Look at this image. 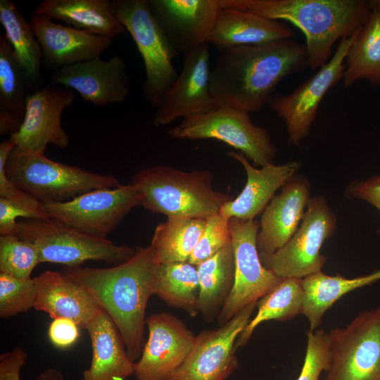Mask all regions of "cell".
Listing matches in <instances>:
<instances>
[{
    "label": "cell",
    "instance_id": "10",
    "mask_svg": "<svg viewBox=\"0 0 380 380\" xmlns=\"http://www.w3.org/2000/svg\"><path fill=\"white\" fill-rule=\"evenodd\" d=\"M336 228V216L326 198L312 196L294 235L262 263L281 279H303L320 271L327 260L320 253L321 248Z\"/></svg>",
    "mask_w": 380,
    "mask_h": 380
},
{
    "label": "cell",
    "instance_id": "18",
    "mask_svg": "<svg viewBox=\"0 0 380 380\" xmlns=\"http://www.w3.org/2000/svg\"><path fill=\"white\" fill-rule=\"evenodd\" d=\"M174 58L207 44L222 9L220 0H148Z\"/></svg>",
    "mask_w": 380,
    "mask_h": 380
},
{
    "label": "cell",
    "instance_id": "29",
    "mask_svg": "<svg viewBox=\"0 0 380 380\" xmlns=\"http://www.w3.org/2000/svg\"><path fill=\"white\" fill-rule=\"evenodd\" d=\"M199 281L198 306L207 322L217 320L234 286L235 260L232 243L196 266Z\"/></svg>",
    "mask_w": 380,
    "mask_h": 380
},
{
    "label": "cell",
    "instance_id": "5",
    "mask_svg": "<svg viewBox=\"0 0 380 380\" xmlns=\"http://www.w3.org/2000/svg\"><path fill=\"white\" fill-rule=\"evenodd\" d=\"M6 173L15 186L44 204L63 203L94 189L120 185L111 175L58 163L44 154H34L16 146L6 162Z\"/></svg>",
    "mask_w": 380,
    "mask_h": 380
},
{
    "label": "cell",
    "instance_id": "23",
    "mask_svg": "<svg viewBox=\"0 0 380 380\" xmlns=\"http://www.w3.org/2000/svg\"><path fill=\"white\" fill-rule=\"evenodd\" d=\"M34 279L37 287L34 308L52 319L65 317L86 329L103 310L85 289L63 272L48 270Z\"/></svg>",
    "mask_w": 380,
    "mask_h": 380
},
{
    "label": "cell",
    "instance_id": "21",
    "mask_svg": "<svg viewBox=\"0 0 380 380\" xmlns=\"http://www.w3.org/2000/svg\"><path fill=\"white\" fill-rule=\"evenodd\" d=\"M31 27L46 67L61 68L100 57L112 44L110 37L91 34L34 13Z\"/></svg>",
    "mask_w": 380,
    "mask_h": 380
},
{
    "label": "cell",
    "instance_id": "2",
    "mask_svg": "<svg viewBox=\"0 0 380 380\" xmlns=\"http://www.w3.org/2000/svg\"><path fill=\"white\" fill-rule=\"evenodd\" d=\"M127 261L108 268L65 267L63 273L85 289L118 329L130 358L144 347L145 314L159 264L153 247H136Z\"/></svg>",
    "mask_w": 380,
    "mask_h": 380
},
{
    "label": "cell",
    "instance_id": "4",
    "mask_svg": "<svg viewBox=\"0 0 380 380\" xmlns=\"http://www.w3.org/2000/svg\"><path fill=\"white\" fill-rule=\"evenodd\" d=\"M213 175L208 170L191 172L169 166L143 169L132 177L142 196L146 210L169 217L207 219L220 212L230 200L229 194L213 187Z\"/></svg>",
    "mask_w": 380,
    "mask_h": 380
},
{
    "label": "cell",
    "instance_id": "14",
    "mask_svg": "<svg viewBox=\"0 0 380 380\" xmlns=\"http://www.w3.org/2000/svg\"><path fill=\"white\" fill-rule=\"evenodd\" d=\"M257 303L249 304L217 329L196 336L186 360L169 380H224L229 377L239 366L236 342Z\"/></svg>",
    "mask_w": 380,
    "mask_h": 380
},
{
    "label": "cell",
    "instance_id": "31",
    "mask_svg": "<svg viewBox=\"0 0 380 380\" xmlns=\"http://www.w3.org/2000/svg\"><path fill=\"white\" fill-rule=\"evenodd\" d=\"M153 294L167 305L196 317L199 313L196 266L188 261L159 263L155 273Z\"/></svg>",
    "mask_w": 380,
    "mask_h": 380
},
{
    "label": "cell",
    "instance_id": "17",
    "mask_svg": "<svg viewBox=\"0 0 380 380\" xmlns=\"http://www.w3.org/2000/svg\"><path fill=\"white\" fill-rule=\"evenodd\" d=\"M148 336L135 362L137 380H169L190 353L196 336L176 316L161 312L146 319Z\"/></svg>",
    "mask_w": 380,
    "mask_h": 380
},
{
    "label": "cell",
    "instance_id": "24",
    "mask_svg": "<svg viewBox=\"0 0 380 380\" xmlns=\"http://www.w3.org/2000/svg\"><path fill=\"white\" fill-rule=\"evenodd\" d=\"M293 30L279 20L246 11L222 8L207 44L220 51L242 46L262 45L290 39Z\"/></svg>",
    "mask_w": 380,
    "mask_h": 380
},
{
    "label": "cell",
    "instance_id": "11",
    "mask_svg": "<svg viewBox=\"0 0 380 380\" xmlns=\"http://www.w3.org/2000/svg\"><path fill=\"white\" fill-rule=\"evenodd\" d=\"M142 196L131 183L94 189L63 203L44 204L51 219L91 236L106 238Z\"/></svg>",
    "mask_w": 380,
    "mask_h": 380
},
{
    "label": "cell",
    "instance_id": "25",
    "mask_svg": "<svg viewBox=\"0 0 380 380\" xmlns=\"http://www.w3.org/2000/svg\"><path fill=\"white\" fill-rule=\"evenodd\" d=\"M92 357L82 380H125L134 374L135 362L129 356L116 326L103 310L87 326Z\"/></svg>",
    "mask_w": 380,
    "mask_h": 380
},
{
    "label": "cell",
    "instance_id": "27",
    "mask_svg": "<svg viewBox=\"0 0 380 380\" xmlns=\"http://www.w3.org/2000/svg\"><path fill=\"white\" fill-rule=\"evenodd\" d=\"M34 89L5 34L0 35V134H11L20 128L27 100Z\"/></svg>",
    "mask_w": 380,
    "mask_h": 380
},
{
    "label": "cell",
    "instance_id": "40",
    "mask_svg": "<svg viewBox=\"0 0 380 380\" xmlns=\"http://www.w3.org/2000/svg\"><path fill=\"white\" fill-rule=\"evenodd\" d=\"M80 327L73 320L58 317L53 319L48 329V336L56 348L64 349L72 346L80 337Z\"/></svg>",
    "mask_w": 380,
    "mask_h": 380
},
{
    "label": "cell",
    "instance_id": "6",
    "mask_svg": "<svg viewBox=\"0 0 380 380\" xmlns=\"http://www.w3.org/2000/svg\"><path fill=\"white\" fill-rule=\"evenodd\" d=\"M16 235L37 248L40 262L77 267L87 260L115 265L136 253L127 245H117L106 238L89 235L53 219L18 221Z\"/></svg>",
    "mask_w": 380,
    "mask_h": 380
},
{
    "label": "cell",
    "instance_id": "16",
    "mask_svg": "<svg viewBox=\"0 0 380 380\" xmlns=\"http://www.w3.org/2000/svg\"><path fill=\"white\" fill-rule=\"evenodd\" d=\"M184 56L181 72L157 108L153 118L156 127L219 108L210 92L209 44L196 47Z\"/></svg>",
    "mask_w": 380,
    "mask_h": 380
},
{
    "label": "cell",
    "instance_id": "15",
    "mask_svg": "<svg viewBox=\"0 0 380 380\" xmlns=\"http://www.w3.org/2000/svg\"><path fill=\"white\" fill-rule=\"evenodd\" d=\"M75 99L72 89L58 84L37 88L27 100L23 121L18 131L9 139L15 146L37 155H44L48 144L65 148L69 137L63 128V111Z\"/></svg>",
    "mask_w": 380,
    "mask_h": 380
},
{
    "label": "cell",
    "instance_id": "37",
    "mask_svg": "<svg viewBox=\"0 0 380 380\" xmlns=\"http://www.w3.org/2000/svg\"><path fill=\"white\" fill-rule=\"evenodd\" d=\"M229 220L219 213L205 219L203 232L188 262L198 266L232 243Z\"/></svg>",
    "mask_w": 380,
    "mask_h": 380
},
{
    "label": "cell",
    "instance_id": "22",
    "mask_svg": "<svg viewBox=\"0 0 380 380\" xmlns=\"http://www.w3.org/2000/svg\"><path fill=\"white\" fill-rule=\"evenodd\" d=\"M228 155L241 164L247 177L241 193L225 203L220 210V213L228 219L254 220L264 211L276 191L297 175L301 165L299 161L291 160L256 168L240 152L231 151Z\"/></svg>",
    "mask_w": 380,
    "mask_h": 380
},
{
    "label": "cell",
    "instance_id": "39",
    "mask_svg": "<svg viewBox=\"0 0 380 380\" xmlns=\"http://www.w3.org/2000/svg\"><path fill=\"white\" fill-rule=\"evenodd\" d=\"M49 220L45 205L42 202L25 203L0 198V236L16 235L18 217Z\"/></svg>",
    "mask_w": 380,
    "mask_h": 380
},
{
    "label": "cell",
    "instance_id": "36",
    "mask_svg": "<svg viewBox=\"0 0 380 380\" xmlns=\"http://www.w3.org/2000/svg\"><path fill=\"white\" fill-rule=\"evenodd\" d=\"M36 293L34 278L20 279L0 273V317L6 319L34 308Z\"/></svg>",
    "mask_w": 380,
    "mask_h": 380
},
{
    "label": "cell",
    "instance_id": "33",
    "mask_svg": "<svg viewBox=\"0 0 380 380\" xmlns=\"http://www.w3.org/2000/svg\"><path fill=\"white\" fill-rule=\"evenodd\" d=\"M303 299L302 279H282L275 288L258 301V312L239 335L236 342V349L246 345L254 330L262 322L286 321L302 313Z\"/></svg>",
    "mask_w": 380,
    "mask_h": 380
},
{
    "label": "cell",
    "instance_id": "8",
    "mask_svg": "<svg viewBox=\"0 0 380 380\" xmlns=\"http://www.w3.org/2000/svg\"><path fill=\"white\" fill-rule=\"evenodd\" d=\"M248 112L234 107H219L189 117L168 131L177 139H217L243 153L255 166L273 163L277 148L268 132L255 125Z\"/></svg>",
    "mask_w": 380,
    "mask_h": 380
},
{
    "label": "cell",
    "instance_id": "43",
    "mask_svg": "<svg viewBox=\"0 0 380 380\" xmlns=\"http://www.w3.org/2000/svg\"><path fill=\"white\" fill-rule=\"evenodd\" d=\"M36 380H64L62 372L55 368H48L42 371Z\"/></svg>",
    "mask_w": 380,
    "mask_h": 380
},
{
    "label": "cell",
    "instance_id": "30",
    "mask_svg": "<svg viewBox=\"0 0 380 380\" xmlns=\"http://www.w3.org/2000/svg\"><path fill=\"white\" fill-rule=\"evenodd\" d=\"M343 82L349 87L359 80L380 84V10L372 7L346 56Z\"/></svg>",
    "mask_w": 380,
    "mask_h": 380
},
{
    "label": "cell",
    "instance_id": "3",
    "mask_svg": "<svg viewBox=\"0 0 380 380\" xmlns=\"http://www.w3.org/2000/svg\"><path fill=\"white\" fill-rule=\"evenodd\" d=\"M220 3L222 8L246 11L295 25L305 37L308 67L312 70L327 63L337 40L357 32L372 11L362 0H220Z\"/></svg>",
    "mask_w": 380,
    "mask_h": 380
},
{
    "label": "cell",
    "instance_id": "20",
    "mask_svg": "<svg viewBox=\"0 0 380 380\" xmlns=\"http://www.w3.org/2000/svg\"><path fill=\"white\" fill-rule=\"evenodd\" d=\"M310 184L296 175L275 195L262 212L257 235L261 262L281 248L296 232L310 199Z\"/></svg>",
    "mask_w": 380,
    "mask_h": 380
},
{
    "label": "cell",
    "instance_id": "19",
    "mask_svg": "<svg viewBox=\"0 0 380 380\" xmlns=\"http://www.w3.org/2000/svg\"><path fill=\"white\" fill-rule=\"evenodd\" d=\"M51 84L75 90L82 100L96 106L122 103L130 92L127 65L114 56L106 61L100 57L70 65L51 75Z\"/></svg>",
    "mask_w": 380,
    "mask_h": 380
},
{
    "label": "cell",
    "instance_id": "44",
    "mask_svg": "<svg viewBox=\"0 0 380 380\" xmlns=\"http://www.w3.org/2000/svg\"><path fill=\"white\" fill-rule=\"evenodd\" d=\"M372 7L376 8L380 10V0L373 1L371 3Z\"/></svg>",
    "mask_w": 380,
    "mask_h": 380
},
{
    "label": "cell",
    "instance_id": "12",
    "mask_svg": "<svg viewBox=\"0 0 380 380\" xmlns=\"http://www.w3.org/2000/svg\"><path fill=\"white\" fill-rule=\"evenodd\" d=\"M357 32L341 39L329 61L291 93H274L269 99L267 106L284 122L291 144L299 145L308 136L324 96L343 80V61Z\"/></svg>",
    "mask_w": 380,
    "mask_h": 380
},
{
    "label": "cell",
    "instance_id": "35",
    "mask_svg": "<svg viewBox=\"0 0 380 380\" xmlns=\"http://www.w3.org/2000/svg\"><path fill=\"white\" fill-rule=\"evenodd\" d=\"M41 263L37 248L17 235L0 236V273L27 279Z\"/></svg>",
    "mask_w": 380,
    "mask_h": 380
},
{
    "label": "cell",
    "instance_id": "34",
    "mask_svg": "<svg viewBox=\"0 0 380 380\" xmlns=\"http://www.w3.org/2000/svg\"><path fill=\"white\" fill-rule=\"evenodd\" d=\"M205 225V220L169 217L157 225L151 245L159 263L187 262Z\"/></svg>",
    "mask_w": 380,
    "mask_h": 380
},
{
    "label": "cell",
    "instance_id": "41",
    "mask_svg": "<svg viewBox=\"0 0 380 380\" xmlns=\"http://www.w3.org/2000/svg\"><path fill=\"white\" fill-rule=\"evenodd\" d=\"M348 196L367 201L380 210V174L365 180L351 182L346 188Z\"/></svg>",
    "mask_w": 380,
    "mask_h": 380
},
{
    "label": "cell",
    "instance_id": "1",
    "mask_svg": "<svg viewBox=\"0 0 380 380\" xmlns=\"http://www.w3.org/2000/svg\"><path fill=\"white\" fill-rule=\"evenodd\" d=\"M308 66L305 45L291 38L223 51L210 72V92L219 107L248 113L267 105L277 84Z\"/></svg>",
    "mask_w": 380,
    "mask_h": 380
},
{
    "label": "cell",
    "instance_id": "26",
    "mask_svg": "<svg viewBox=\"0 0 380 380\" xmlns=\"http://www.w3.org/2000/svg\"><path fill=\"white\" fill-rule=\"evenodd\" d=\"M110 2V0H44L37 6L34 13L112 39L126 30L113 15Z\"/></svg>",
    "mask_w": 380,
    "mask_h": 380
},
{
    "label": "cell",
    "instance_id": "13",
    "mask_svg": "<svg viewBox=\"0 0 380 380\" xmlns=\"http://www.w3.org/2000/svg\"><path fill=\"white\" fill-rule=\"evenodd\" d=\"M234 253L235 274L232 290L217 319L222 326L251 303L258 302L282 279L266 268L257 248L260 223L256 220H229Z\"/></svg>",
    "mask_w": 380,
    "mask_h": 380
},
{
    "label": "cell",
    "instance_id": "42",
    "mask_svg": "<svg viewBox=\"0 0 380 380\" xmlns=\"http://www.w3.org/2000/svg\"><path fill=\"white\" fill-rule=\"evenodd\" d=\"M26 351L20 347L0 355V380H20V372L27 360Z\"/></svg>",
    "mask_w": 380,
    "mask_h": 380
},
{
    "label": "cell",
    "instance_id": "9",
    "mask_svg": "<svg viewBox=\"0 0 380 380\" xmlns=\"http://www.w3.org/2000/svg\"><path fill=\"white\" fill-rule=\"evenodd\" d=\"M329 335L330 365L323 380H380V305Z\"/></svg>",
    "mask_w": 380,
    "mask_h": 380
},
{
    "label": "cell",
    "instance_id": "7",
    "mask_svg": "<svg viewBox=\"0 0 380 380\" xmlns=\"http://www.w3.org/2000/svg\"><path fill=\"white\" fill-rule=\"evenodd\" d=\"M110 9L130 34L142 56L146 71L142 85L144 96L157 108L178 77L166 37L151 11L148 0H112Z\"/></svg>",
    "mask_w": 380,
    "mask_h": 380
},
{
    "label": "cell",
    "instance_id": "38",
    "mask_svg": "<svg viewBox=\"0 0 380 380\" xmlns=\"http://www.w3.org/2000/svg\"><path fill=\"white\" fill-rule=\"evenodd\" d=\"M304 364L297 380H319L322 372L330 365V339L323 329L309 330Z\"/></svg>",
    "mask_w": 380,
    "mask_h": 380
},
{
    "label": "cell",
    "instance_id": "32",
    "mask_svg": "<svg viewBox=\"0 0 380 380\" xmlns=\"http://www.w3.org/2000/svg\"><path fill=\"white\" fill-rule=\"evenodd\" d=\"M0 23L5 35L34 88L40 83L41 46L30 22L11 0H0Z\"/></svg>",
    "mask_w": 380,
    "mask_h": 380
},
{
    "label": "cell",
    "instance_id": "28",
    "mask_svg": "<svg viewBox=\"0 0 380 380\" xmlns=\"http://www.w3.org/2000/svg\"><path fill=\"white\" fill-rule=\"evenodd\" d=\"M380 281V267L372 273L348 279L341 275L329 276L321 270L302 279L303 310L310 330L322 323L324 313L345 294Z\"/></svg>",
    "mask_w": 380,
    "mask_h": 380
}]
</instances>
